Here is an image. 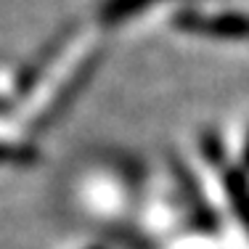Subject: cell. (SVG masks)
I'll list each match as a JSON object with an SVG mask.
<instances>
[{
  "label": "cell",
  "mask_w": 249,
  "mask_h": 249,
  "mask_svg": "<svg viewBox=\"0 0 249 249\" xmlns=\"http://www.w3.org/2000/svg\"><path fill=\"white\" fill-rule=\"evenodd\" d=\"M175 27L183 32L204 35L217 40H249V14H196L183 11L175 16Z\"/></svg>",
  "instance_id": "1"
},
{
  "label": "cell",
  "mask_w": 249,
  "mask_h": 249,
  "mask_svg": "<svg viewBox=\"0 0 249 249\" xmlns=\"http://www.w3.org/2000/svg\"><path fill=\"white\" fill-rule=\"evenodd\" d=\"M96 64H98V58H96V56H90V61H82V67H77V72H74L72 80H69V85H64L61 90L56 93V98H53L51 109L37 120V122H40L37 127H45V124H51L58 114H61L64 109H67L69 104H72L74 96L82 90V88H85V82L90 80V74H93V69H96Z\"/></svg>",
  "instance_id": "2"
},
{
  "label": "cell",
  "mask_w": 249,
  "mask_h": 249,
  "mask_svg": "<svg viewBox=\"0 0 249 249\" xmlns=\"http://www.w3.org/2000/svg\"><path fill=\"white\" fill-rule=\"evenodd\" d=\"M157 3H164V0H106L101 5V19L114 24V21H122L127 16L149 8V5H157Z\"/></svg>",
  "instance_id": "3"
},
{
  "label": "cell",
  "mask_w": 249,
  "mask_h": 249,
  "mask_svg": "<svg viewBox=\"0 0 249 249\" xmlns=\"http://www.w3.org/2000/svg\"><path fill=\"white\" fill-rule=\"evenodd\" d=\"M225 188H228V196L233 201L236 215H239L241 223L249 228V186H247V180L239 173H231L225 178Z\"/></svg>",
  "instance_id": "4"
},
{
  "label": "cell",
  "mask_w": 249,
  "mask_h": 249,
  "mask_svg": "<svg viewBox=\"0 0 249 249\" xmlns=\"http://www.w3.org/2000/svg\"><path fill=\"white\" fill-rule=\"evenodd\" d=\"M37 157L35 149L29 146H14V143H0V162H11V164H29Z\"/></svg>",
  "instance_id": "5"
},
{
  "label": "cell",
  "mask_w": 249,
  "mask_h": 249,
  "mask_svg": "<svg viewBox=\"0 0 249 249\" xmlns=\"http://www.w3.org/2000/svg\"><path fill=\"white\" fill-rule=\"evenodd\" d=\"M201 149L207 151V157H210V162H215V159H220V141H217V135H204V143H201Z\"/></svg>",
  "instance_id": "6"
},
{
  "label": "cell",
  "mask_w": 249,
  "mask_h": 249,
  "mask_svg": "<svg viewBox=\"0 0 249 249\" xmlns=\"http://www.w3.org/2000/svg\"><path fill=\"white\" fill-rule=\"evenodd\" d=\"M244 164L249 167V138H247V146H244Z\"/></svg>",
  "instance_id": "7"
},
{
  "label": "cell",
  "mask_w": 249,
  "mask_h": 249,
  "mask_svg": "<svg viewBox=\"0 0 249 249\" xmlns=\"http://www.w3.org/2000/svg\"><path fill=\"white\" fill-rule=\"evenodd\" d=\"M93 249H104V247H93Z\"/></svg>",
  "instance_id": "8"
}]
</instances>
